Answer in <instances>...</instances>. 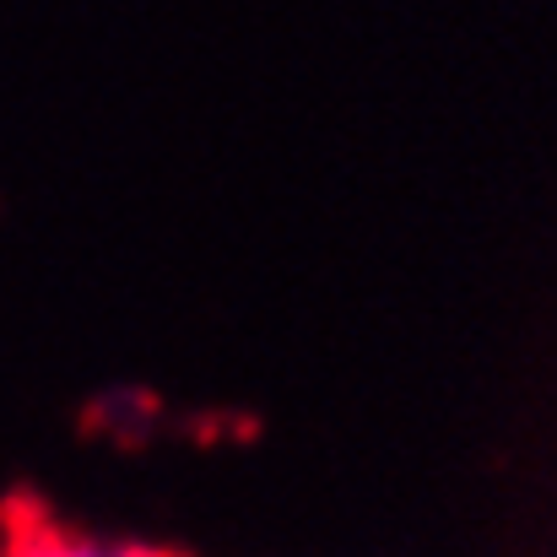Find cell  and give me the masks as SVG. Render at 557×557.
Wrapping results in <instances>:
<instances>
[{
  "instance_id": "1",
  "label": "cell",
  "mask_w": 557,
  "mask_h": 557,
  "mask_svg": "<svg viewBox=\"0 0 557 557\" xmlns=\"http://www.w3.org/2000/svg\"><path fill=\"white\" fill-rule=\"evenodd\" d=\"M16 557H141L131 547H103V542H76V536H27Z\"/></svg>"
}]
</instances>
